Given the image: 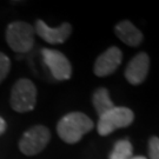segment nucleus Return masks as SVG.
Masks as SVG:
<instances>
[{
	"mask_svg": "<svg viewBox=\"0 0 159 159\" xmlns=\"http://www.w3.org/2000/svg\"><path fill=\"white\" fill-rule=\"evenodd\" d=\"M92 121L86 114L81 112H72L64 116L59 120L57 125V131L59 137L65 143L74 144L78 143L84 134L93 129Z\"/></svg>",
	"mask_w": 159,
	"mask_h": 159,
	"instance_id": "obj_1",
	"label": "nucleus"
},
{
	"mask_svg": "<svg viewBox=\"0 0 159 159\" xmlns=\"http://www.w3.org/2000/svg\"><path fill=\"white\" fill-rule=\"evenodd\" d=\"M6 130V123H5V120L2 119L1 117H0V134L1 133H4V131Z\"/></svg>",
	"mask_w": 159,
	"mask_h": 159,
	"instance_id": "obj_15",
	"label": "nucleus"
},
{
	"mask_svg": "<svg viewBox=\"0 0 159 159\" xmlns=\"http://www.w3.org/2000/svg\"><path fill=\"white\" fill-rule=\"evenodd\" d=\"M148 70H150V58L146 53L142 52L131 59V61L125 68L124 75L130 84L139 85L146 79Z\"/></svg>",
	"mask_w": 159,
	"mask_h": 159,
	"instance_id": "obj_8",
	"label": "nucleus"
},
{
	"mask_svg": "<svg viewBox=\"0 0 159 159\" xmlns=\"http://www.w3.org/2000/svg\"><path fill=\"white\" fill-rule=\"evenodd\" d=\"M130 159H148L146 157H144V156H136V157H132Z\"/></svg>",
	"mask_w": 159,
	"mask_h": 159,
	"instance_id": "obj_16",
	"label": "nucleus"
},
{
	"mask_svg": "<svg viewBox=\"0 0 159 159\" xmlns=\"http://www.w3.org/2000/svg\"><path fill=\"white\" fill-rule=\"evenodd\" d=\"M44 61L50 68L52 75L57 80H67L71 78L72 67L68 59L64 56L61 52L56 50L43 48L41 51Z\"/></svg>",
	"mask_w": 159,
	"mask_h": 159,
	"instance_id": "obj_6",
	"label": "nucleus"
},
{
	"mask_svg": "<svg viewBox=\"0 0 159 159\" xmlns=\"http://www.w3.org/2000/svg\"><path fill=\"white\" fill-rule=\"evenodd\" d=\"M148 158L150 159H159V138L158 137H151L148 145Z\"/></svg>",
	"mask_w": 159,
	"mask_h": 159,
	"instance_id": "obj_13",
	"label": "nucleus"
},
{
	"mask_svg": "<svg viewBox=\"0 0 159 159\" xmlns=\"http://www.w3.org/2000/svg\"><path fill=\"white\" fill-rule=\"evenodd\" d=\"M121 60H123V53L120 48L116 46L110 47L97 58L93 67L94 74L98 77H106L112 74L119 67Z\"/></svg>",
	"mask_w": 159,
	"mask_h": 159,
	"instance_id": "obj_7",
	"label": "nucleus"
},
{
	"mask_svg": "<svg viewBox=\"0 0 159 159\" xmlns=\"http://www.w3.org/2000/svg\"><path fill=\"white\" fill-rule=\"evenodd\" d=\"M114 32L124 44L138 46L143 41V33L129 20H123L114 27Z\"/></svg>",
	"mask_w": 159,
	"mask_h": 159,
	"instance_id": "obj_10",
	"label": "nucleus"
},
{
	"mask_svg": "<svg viewBox=\"0 0 159 159\" xmlns=\"http://www.w3.org/2000/svg\"><path fill=\"white\" fill-rule=\"evenodd\" d=\"M92 102H93V106L96 108L97 113L99 114V117H102V114H105L106 112H108L111 108L114 107L113 102L110 98L108 91L106 89H98L92 97Z\"/></svg>",
	"mask_w": 159,
	"mask_h": 159,
	"instance_id": "obj_11",
	"label": "nucleus"
},
{
	"mask_svg": "<svg viewBox=\"0 0 159 159\" xmlns=\"http://www.w3.org/2000/svg\"><path fill=\"white\" fill-rule=\"evenodd\" d=\"M34 34V29L30 24L14 21L10 24L6 30V40L13 51L24 53L33 47Z\"/></svg>",
	"mask_w": 159,
	"mask_h": 159,
	"instance_id": "obj_2",
	"label": "nucleus"
},
{
	"mask_svg": "<svg viewBox=\"0 0 159 159\" xmlns=\"http://www.w3.org/2000/svg\"><path fill=\"white\" fill-rule=\"evenodd\" d=\"M51 139V133L47 127L43 125L33 126L24 133L19 143L20 151L26 156H34L41 152Z\"/></svg>",
	"mask_w": 159,
	"mask_h": 159,
	"instance_id": "obj_5",
	"label": "nucleus"
},
{
	"mask_svg": "<svg viewBox=\"0 0 159 159\" xmlns=\"http://www.w3.org/2000/svg\"><path fill=\"white\" fill-rule=\"evenodd\" d=\"M34 32L38 33L41 39L50 44H63L72 33V27L68 23H64L57 29H52L47 26V24H45L43 20H37Z\"/></svg>",
	"mask_w": 159,
	"mask_h": 159,
	"instance_id": "obj_9",
	"label": "nucleus"
},
{
	"mask_svg": "<svg viewBox=\"0 0 159 159\" xmlns=\"http://www.w3.org/2000/svg\"><path fill=\"white\" fill-rule=\"evenodd\" d=\"M133 119H134V114L130 108L123 107V106L120 107L114 106L108 112L99 117L97 130L100 136H107L117 129L131 125Z\"/></svg>",
	"mask_w": 159,
	"mask_h": 159,
	"instance_id": "obj_4",
	"label": "nucleus"
},
{
	"mask_svg": "<svg viewBox=\"0 0 159 159\" xmlns=\"http://www.w3.org/2000/svg\"><path fill=\"white\" fill-rule=\"evenodd\" d=\"M37 102V89L29 79H19L11 92V106L14 111L24 113L32 111Z\"/></svg>",
	"mask_w": 159,
	"mask_h": 159,
	"instance_id": "obj_3",
	"label": "nucleus"
},
{
	"mask_svg": "<svg viewBox=\"0 0 159 159\" xmlns=\"http://www.w3.org/2000/svg\"><path fill=\"white\" fill-rule=\"evenodd\" d=\"M132 144L127 139H120L114 144L113 150L110 153V159H130L133 156Z\"/></svg>",
	"mask_w": 159,
	"mask_h": 159,
	"instance_id": "obj_12",
	"label": "nucleus"
},
{
	"mask_svg": "<svg viewBox=\"0 0 159 159\" xmlns=\"http://www.w3.org/2000/svg\"><path fill=\"white\" fill-rule=\"evenodd\" d=\"M10 67H11V63L10 59L7 58L6 54L0 52V83L6 78V75L10 72Z\"/></svg>",
	"mask_w": 159,
	"mask_h": 159,
	"instance_id": "obj_14",
	"label": "nucleus"
}]
</instances>
